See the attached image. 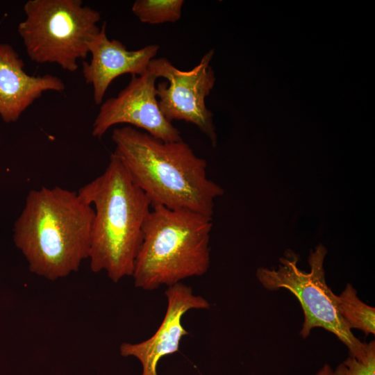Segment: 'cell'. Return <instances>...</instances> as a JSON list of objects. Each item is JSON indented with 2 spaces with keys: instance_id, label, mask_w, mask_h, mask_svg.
Segmentation results:
<instances>
[{
  "instance_id": "1",
  "label": "cell",
  "mask_w": 375,
  "mask_h": 375,
  "mask_svg": "<svg viewBox=\"0 0 375 375\" xmlns=\"http://www.w3.org/2000/svg\"><path fill=\"white\" fill-rule=\"evenodd\" d=\"M112 153L151 206L212 217L223 189L207 176V162L183 140L165 142L130 126L115 128Z\"/></svg>"
},
{
  "instance_id": "2",
  "label": "cell",
  "mask_w": 375,
  "mask_h": 375,
  "mask_svg": "<svg viewBox=\"0 0 375 375\" xmlns=\"http://www.w3.org/2000/svg\"><path fill=\"white\" fill-rule=\"evenodd\" d=\"M94 215L74 191L31 190L14 226V242L30 272L50 281L77 272L89 258Z\"/></svg>"
},
{
  "instance_id": "3",
  "label": "cell",
  "mask_w": 375,
  "mask_h": 375,
  "mask_svg": "<svg viewBox=\"0 0 375 375\" xmlns=\"http://www.w3.org/2000/svg\"><path fill=\"white\" fill-rule=\"evenodd\" d=\"M78 196L92 206L90 267L114 283L132 276L151 204L113 153L100 176L81 187Z\"/></svg>"
},
{
  "instance_id": "4",
  "label": "cell",
  "mask_w": 375,
  "mask_h": 375,
  "mask_svg": "<svg viewBox=\"0 0 375 375\" xmlns=\"http://www.w3.org/2000/svg\"><path fill=\"white\" fill-rule=\"evenodd\" d=\"M151 208L132 274L135 286L151 291L205 274L210 265L212 217L161 206Z\"/></svg>"
},
{
  "instance_id": "5",
  "label": "cell",
  "mask_w": 375,
  "mask_h": 375,
  "mask_svg": "<svg viewBox=\"0 0 375 375\" xmlns=\"http://www.w3.org/2000/svg\"><path fill=\"white\" fill-rule=\"evenodd\" d=\"M17 28L29 58L74 72L100 31V13L81 0H28Z\"/></svg>"
},
{
  "instance_id": "6",
  "label": "cell",
  "mask_w": 375,
  "mask_h": 375,
  "mask_svg": "<svg viewBox=\"0 0 375 375\" xmlns=\"http://www.w3.org/2000/svg\"><path fill=\"white\" fill-rule=\"evenodd\" d=\"M326 253L327 249L322 244L312 250L308 257L310 272H306L297 266V254L288 250L285 256L281 258L277 269L260 267L256 277L265 289H286L297 297L304 314L300 331L303 338H306L314 328H324L347 347L350 356L362 358L367 353L369 343L358 339L338 311L335 293L325 280L323 264Z\"/></svg>"
},
{
  "instance_id": "7",
  "label": "cell",
  "mask_w": 375,
  "mask_h": 375,
  "mask_svg": "<svg viewBox=\"0 0 375 375\" xmlns=\"http://www.w3.org/2000/svg\"><path fill=\"white\" fill-rule=\"evenodd\" d=\"M213 54V50L209 51L197 65L188 71L176 68L165 58H153L148 70L157 78L167 80L156 86L158 106L164 117L170 122L178 120L193 124L215 147L213 115L206 106V98L215 82L210 66Z\"/></svg>"
},
{
  "instance_id": "8",
  "label": "cell",
  "mask_w": 375,
  "mask_h": 375,
  "mask_svg": "<svg viewBox=\"0 0 375 375\" xmlns=\"http://www.w3.org/2000/svg\"><path fill=\"white\" fill-rule=\"evenodd\" d=\"M156 79L149 70L140 76H131L128 84L116 97L101 104L92 124V136L101 138L112 126L125 124L165 142L181 140L179 130L160 110Z\"/></svg>"
},
{
  "instance_id": "9",
  "label": "cell",
  "mask_w": 375,
  "mask_h": 375,
  "mask_svg": "<svg viewBox=\"0 0 375 375\" xmlns=\"http://www.w3.org/2000/svg\"><path fill=\"white\" fill-rule=\"evenodd\" d=\"M165 294L167 301L166 312L153 335L141 342H124L119 346L122 356L133 357L140 362V375H158L160 360L178 351L181 339L189 334L182 324V318L187 312L210 307L207 299L194 294L192 288L182 282L167 287Z\"/></svg>"
},
{
  "instance_id": "10",
  "label": "cell",
  "mask_w": 375,
  "mask_h": 375,
  "mask_svg": "<svg viewBox=\"0 0 375 375\" xmlns=\"http://www.w3.org/2000/svg\"><path fill=\"white\" fill-rule=\"evenodd\" d=\"M158 49V45L150 44L129 51L122 42L108 39L104 23L90 44V62H83V75L86 83L93 88L94 103H103L108 88L118 76L126 74L140 76L147 72Z\"/></svg>"
},
{
  "instance_id": "11",
  "label": "cell",
  "mask_w": 375,
  "mask_h": 375,
  "mask_svg": "<svg viewBox=\"0 0 375 375\" xmlns=\"http://www.w3.org/2000/svg\"><path fill=\"white\" fill-rule=\"evenodd\" d=\"M65 88L58 76L27 74L15 49L8 44H0V116L5 122L17 121L44 92H62Z\"/></svg>"
},
{
  "instance_id": "12",
  "label": "cell",
  "mask_w": 375,
  "mask_h": 375,
  "mask_svg": "<svg viewBox=\"0 0 375 375\" xmlns=\"http://www.w3.org/2000/svg\"><path fill=\"white\" fill-rule=\"evenodd\" d=\"M334 299L339 314L351 330L359 329L366 335L375 334V308L358 297L351 284L348 283L340 295L335 294Z\"/></svg>"
},
{
  "instance_id": "13",
  "label": "cell",
  "mask_w": 375,
  "mask_h": 375,
  "mask_svg": "<svg viewBox=\"0 0 375 375\" xmlns=\"http://www.w3.org/2000/svg\"><path fill=\"white\" fill-rule=\"evenodd\" d=\"M183 3V0H137L131 10L141 22L160 24L179 20Z\"/></svg>"
},
{
  "instance_id": "14",
  "label": "cell",
  "mask_w": 375,
  "mask_h": 375,
  "mask_svg": "<svg viewBox=\"0 0 375 375\" xmlns=\"http://www.w3.org/2000/svg\"><path fill=\"white\" fill-rule=\"evenodd\" d=\"M333 375H375V343L372 340L366 356L356 358L349 356L333 371Z\"/></svg>"
},
{
  "instance_id": "15",
  "label": "cell",
  "mask_w": 375,
  "mask_h": 375,
  "mask_svg": "<svg viewBox=\"0 0 375 375\" xmlns=\"http://www.w3.org/2000/svg\"><path fill=\"white\" fill-rule=\"evenodd\" d=\"M315 375H333V370L328 364H325Z\"/></svg>"
}]
</instances>
